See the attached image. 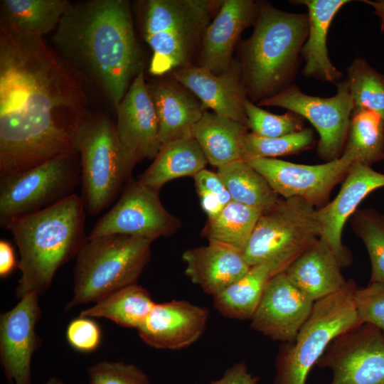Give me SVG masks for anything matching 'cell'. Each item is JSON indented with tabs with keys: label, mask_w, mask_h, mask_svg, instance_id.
<instances>
[{
	"label": "cell",
	"mask_w": 384,
	"mask_h": 384,
	"mask_svg": "<svg viewBox=\"0 0 384 384\" xmlns=\"http://www.w3.org/2000/svg\"><path fill=\"white\" fill-rule=\"evenodd\" d=\"M82 82L43 38L0 25V177L77 153Z\"/></svg>",
	"instance_id": "1"
},
{
	"label": "cell",
	"mask_w": 384,
	"mask_h": 384,
	"mask_svg": "<svg viewBox=\"0 0 384 384\" xmlns=\"http://www.w3.org/2000/svg\"><path fill=\"white\" fill-rule=\"evenodd\" d=\"M55 52L91 80L115 110L141 72V52L130 4L89 0L70 4L53 36Z\"/></svg>",
	"instance_id": "2"
},
{
	"label": "cell",
	"mask_w": 384,
	"mask_h": 384,
	"mask_svg": "<svg viewBox=\"0 0 384 384\" xmlns=\"http://www.w3.org/2000/svg\"><path fill=\"white\" fill-rule=\"evenodd\" d=\"M85 211L81 197L74 193L10 225L21 257L18 267L21 276L16 288L19 299L44 292L57 270L76 256L87 237Z\"/></svg>",
	"instance_id": "3"
},
{
	"label": "cell",
	"mask_w": 384,
	"mask_h": 384,
	"mask_svg": "<svg viewBox=\"0 0 384 384\" xmlns=\"http://www.w3.org/2000/svg\"><path fill=\"white\" fill-rule=\"evenodd\" d=\"M254 30L242 46V75L253 101L274 96L292 83L309 32L306 14L260 4Z\"/></svg>",
	"instance_id": "4"
},
{
	"label": "cell",
	"mask_w": 384,
	"mask_h": 384,
	"mask_svg": "<svg viewBox=\"0 0 384 384\" xmlns=\"http://www.w3.org/2000/svg\"><path fill=\"white\" fill-rule=\"evenodd\" d=\"M140 3L142 33L153 52L149 71L161 76L191 65V60L222 1L148 0Z\"/></svg>",
	"instance_id": "5"
},
{
	"label": "cell",
	"mask_w": 384,
	"mask_h": 384,
	"mask_svg": "<svg viewBox=\"0 0 384 384\" xmlns=\"http://www.w3.org/2000/svg\"><path fill=\"white\" fill-rule=\"evenodd\" d=\"M153 240L124 235L88 238L76 255L73 298L66 311L97 302L136 284L151 256Z\"/></svg>",
	"instance_id": "6"
},
{
	"label": "cell",
	"mask_w": 384,
	"mask_h": 384,
	"mask_svg": "<svg viewBox=\"0 0 384 384\" xmlns=\"http://www.w3.org/2000/svg\"><path fill=\"white\" fill-rule=\"evenodd\" d=\"M81 166V198L85 211L97 215L116 199L136 163L124 150L116 127L105 114L86 117L75 138Z\"/></svg>",
	"instance_id": "7"
},
{
	"label": "cell",
	"mask_w": 384,
	"mask_h": 384,
	"mask_svg": "<svg viewBox=\"0 0 384 384\" xmlns=\"http://www.w3.org/2000/svg\"><path fill=\"white\" fill-rule=\"evenodd\" d=\"M356 283L314 302L311 315L292 342L283 343L276 358L273 384H307L308 375L329 343L363 323L355 303Z\"/></svg>",
	"instance_id": "8"
},
{
	"label": "cell",
	"mask_w": 384,
	"mask_h": 384,
	"mask_svg": "<svg viewBox=\"0 0 384 384\" xmlns=\"http://www.w3.org/2000/svg\"><path fill=\"white\" fill-rule=\"evenodd\" d=\"M317 209L303 198H281L260 215L243 250L250 265L286 270L321 236Z\"/></svg>",
	"instance_id": "9"
},
{
	"label": "cell",
	"mask_w": 384,
	"mask_h": 384,
	"mask_svg": "<svg viewBox=\"0 0 384 384\" xmlns=\"http://www.w3.org/2000/svg\"><path fill=\"white\" fill-rule=\"evenodd\" d=\"M80 183L78 153L0 177V226L9 229L15 220L63 201L74 194Z\"/></svg>",
	"instance_id": "10"
},
{
	"label": "cell",
	"mask_w": 384,
	"mask_h": 384,
	"mask_svg": "<svg viewBox=\"0 0 384 384\" xmlns=\"http://www.w3.org/2000/svg\"><path fill=\"white\" fill-rule=\"evenodd\" d=\"M257 105L282 107L306 119L319 134V157L330 161L341 156L354 109L346 79L337 83V92L330 97L309 95L292 84Z\"/></svg>",
	"instance_id": "11"
},
{
	"label": "cell",
	"mask_w": 384,
	"mask_h": 384,
	"mask_svg": "<svg viewBox=\"0 0 384 384\" xmlns=\"http://www.w3.org/2000/svg\"><path fill=\"white\" fill-rule=\"evenodd\" d=\"M179 219L162 205L159 192L138 181L130 180L114 206L95 223L88 235H124L154 240L174 234Z\"/></svg>",
	"instance_id": "12"
},
{
	"label": "cell",
	"mask_w": 384,
	"mask_h": 384,
	"mask_svg": "<svg viewBox=\"0 0 384 384\" xmlns=\"http://www.w3.org/2000/svg\"><path fill=\"white\" fill-rule=\"evenodd\" d=\"M316 366L332 371L330 384H384V335L362 324L335 338Z\"/></svg>",
	"instance_id": "13"
},
{
	"label": "cell",
	"mask_w": 384,
	"mask_h": 384,
	"mask_svg": "<svg viewBox=\"0 0 384 384\" xmlns=\"http://www.w3.org/2000/svg\"><path fill=\"white\" fill-rule=\"evenodd\" d=\"M282 198L299 197L321 208L334 188L348 174L353 162L343 156L326 163L307 165L274 158L246 161Z\"/></svg>",
	"instance_id": "14"
},
{
	"label": "cell",
	"mask_w": 384,
	"mask_h": 384,
	"mask_svg": "<svg viewBox=\"0 0 384 384\" xmlns=\"http://www.w3.org/2000/svg\"><path fill=\"white\" fill-rule=\"evenodd\" d=\"M314 301L296 287L285 272L267 284L251 318V327L272 340L292 342L313 310Z\"/></svg>",
	"instance_id": "15"
},
{
	"label": "cell",
	"mask_w": 384,
	"mask_h": 384,
	"mask_svg": "<svg viewBox=\"0 0 384 384\" xmlns=\"http://www.w3.org/2000/svg\"><path fill=\"white\" fill-rule=\"evenodd\" d=\"M38 296L24 295L0 316V360L7 380L14 384H31V358L41 343L36 332L41 316Z\"/></svg>",
	"instance_id": "16"
},
{
	"label": "cell",
	"mask_w": 384,
	"mask_h": 384,
	"mask_svg": "<svg viewBox=\"0 0 384 384\" xmlns=\"http://www.w3.org/2000/svg\"><path fill=\"white\" fill-rule=\"evenodd\" d=\"M116 111L117 136L127 155L136 164L154 159L161 148L159 123L143 71L135 77Z\"/></svg>",
	"instance_id": "17"
},
{
	"label": "cell",
	"mask_w": 384,
	"mask_h": 384,
	"mask_svg": "<svg viewBox=\"0 0 384 384\" xmlns=\"http://www.w3.org/2000/svg\"><path fill=\"white\" fill-rule=\"evenodd\" d=\"M382 187H384V173L356 163L351 167L336 196L317 208L321 228L320 238L332 249L342 267L351 263V256L342 243L344 225L361 201L371 192Z\"/></svg>",
	"instance_id": "18"
},
{
	"label": "cell",
	"mask_w": 384,
	"mask_h": 384,
	"mask_svg": "<svg viewBox=\"0 0 384 384\" xmlns=\"http://www.w3.org/2000/svg\"><path fill=\"white\" fill-rule=\"evenodd\" d=\"M208 317L206 308L186 301L155 303L137 331L140 338L151 347L181 349L203 335Z\"/></svg>",
	"instance_id": "19"
},
{
	"label": "cell",
	"mask_w": 384,
	"mask_h": 384,
	"mask_svg": "<svg viewBox=\"0 0 384 384\" xmlns=\"http://www.w3.org/2000/svg\"><path fill=\"white\" fill-rule=\"evenodd\" d=\"M173 73L178 82L200 100L204 110L210 109L247 127L245 110L247 91L241 68L233 65L228 72L215 75L203 67L189 65Z\"/></svg>",
	"instance_id": "20"
},
{
	"label": "cell",
	"mask_w": 384,
	"mask_h": 384,
	"mask_svg": "<svg viewBox=\"0 0 384 384\" xmlns=\"http://www.w3.org/2000/svg\"><path fill=\"white\" fill-rule=\"evenodd\" d=\"M260 4L252 0H225L206 29L201 45V63L215 75L232 67L234 47L242 31L255 24Z\"/></svg>",
	"instance_id": "21"
},
{
	"label": "cell",
	"mask_w": 384,
	"mask_h": 384,
	"mask_svg": "<svg viewBox=\"0 0 384 384\" xmlns=\"http://www.w3.org/2000/svg\"><path fill=\"white\" fill-rule=\"evenodd\" d=\"M182 259L186 275L212 296L238 280L251 267L242 251L215 242L185 250Z\"/></svg>",
	"instance_id": "22"
},
{
	"label": "cell",
	"mask_w": 384,
	"mask_h": 384,
	"mask_svg": "<svg viewBox=\"0 0 384 384\" xmlns=\"http://www.w3.org/2000/svg\"><path fill=\"white\" fill-rule=\"evenodd\" d=\"M295 4L304 5L308 10L309 32L301 50L304 60L302 74L328 82H336L342 73L329 57L326 39L331 23L338 11L348 0H296Z\"/></svg>",
	"instance_id": "23"
},
{
	"label": "cell",
	"mask_w": 384,
	"mask_h": 384,
	"mask_svg": "<svg viewBox=\"0 0 384 384\" xmlns=\"http://www.w3.org/2000/svg\"><path fill=\"white\" fill-rule=\"evenodd\" d=\"M341 267L332 249L319 238L284 272L296 287L316 302L346 285Z\"/></svg>",
	"instance_id": "24"
},
{
	"label": "cell",
	"mask_w": 384,
	"mask_h": 384,
	"mask_svg": "<svg viewBox=\"0 0 384 384\" xmlns=\"http://www.w3.org/2000/svg\"><path fill=\"white\" fill-rule=\"evenodd\" d=\"M147 87L158 118L161 146L192 137L193 126L206 112L201 102L170 81L157 80Z\"/></svg>",
	"instance_id": "25"
},
{
	"label": "cell",
	"mask_w": 384,
	"mask_h": 384,
	"mask_svg": "<svg viewBox=\"0 0 384 384\" xmlns=\"http://www.w3.org/2000/svg\"><path fill=\"white\" fill-rule=\"evenodd\" d=\"M248 127L215 112H205L193 126L192 137L201 146L208 163L217 168L242 160Z\"/></svg>",
	"instance_id": "26"
},
{
	"label": "cell",
	"mask_w": 384,
	"mask_h": 384,
	"mask_svg": "<svg viewBox=\"0 0 384 384\" xmlns=\"http://www.w3.org/2000/svg\"><path fill=\"white\" fill-rule=\"evenodd\" d=\"M207 164L197 141L188 137L162 144L152 164L137 181L159 192L166 183L193 176L206 169Z\"/></svg>",
	"instance_id": "27"
},
{
	"label": "cell",
	"mask_w": 384,
	"mask_h": 384,
	"mask_svg": "<svg viewBox=\"0 0 384 384\" xmlns=\"http://www.w3.org/2000/svg\"><path fill=\"white\" fill-rule=\"evenodd\" d=\"M70 4L67 0H1L0 25L22 35L43 38L56 28Z\"/></svg>",
	"instance_id": "28"
},
{
	"label": "cell",
	"mask_w": 384,
	"mask_h": 384,
	"mask_svg": "<svg viewBox=\"0 0 384 384\" xmlns=\"http://www.w3.org/2000/svg\"><path fill=\"white\" fill-rule=\"evenodd\" d=\"M277 274L270 263L251 266L241 278L213 296L214 307L230 319H251L267 283Z\"/></svg>",
	"instance_id": "29"
},
{
	"label": "cell",
	"mask_w": 384,
	"mask_h": 384,
	"mask_svg": "<svg viewBox=\"0 0 384 384\" xmlns=\"http://www.w3.org/2000/svg\"><path fill=\"white\" fill-rule=\"evenodd\" d=\"M154 304L148 291L136 283L110 294L81 311L80 316L105 318L121 326L139 329Z\"/></svg>",
	"instance_id": "30"
},
{
	"label": "cell",
	"mask_w": 384,
	"mask_h": 384,
	"mask_svg": "<svg viewBox=\"0 0 384 384\" xmlns=\"http://www.w3.org/2000/svg\"><path fill=\"white\" fill-rule=\"evenodd\" d=\"M341 156L371 166L384 160V120L366 109H353Z\"/></svg>",
	"instance_id": "31"
},
{
	"label": "cell",
	"mask_w": 384,
	"mask_h": 384,
	"mask_svg": "<svg viewBox=\"0 0 384 384\" xmlns=\"http://www.w3.org/2000/svg\"><path fill=\"white\" fill-rule=\"evenodd\" d=\"M217 174L233 201L263 212L274 206L281 198L265 178L245 161H236L218 167Z\"/></svg>",
	"instance_id": "32"
},
{
	"label": "cell",
	"mask_w": 384,
	"mask_h": 384,
	"mask_svg": "<svg viewBox=\"0 0 384 384\" xmlns=\"http://www.w3.org/2000/svg\"><path fill=\"white\" fill-rule=\"evenodd\" d=\"M262 211L232 201L215 217L208 219L203 235L243 252Z\"/></svg>",
	"instance_id": "33"
},
{
	"label": "cell",
	"mask_w": 384,
	"mask_h": 384,
	"mask_svg": "<svg viewBox=\"0 0 384 384\" xmlns=\"http://www.w3.org/2000/svg\"><path fill=\"white\" fill-rule=\"evenodd\" d=\"M346 70L354 109L369 110L384 120V75L363 58L354 59Z\"/></svg>",
	"instance_id": "34"
},
{
	"label": "cell",
	"mask_w": 384,
	"mask_h": 384,
	"mask_svg": "<svg viewBox=\"0 0 384 384\" xmlns=\"http://www.w3.org/2000/svg\"><path fill=\"white\" fill-rule=\"evenodd\" d=\"M353 229L363 242L371 262L370 282H384V213L357 209L351 216Z\"/></svg>",
	"instance_id": "35"
},
{
	"label": "cell",
	"mask_w": 384,
	"mask_h": 384,
	"mask_svg": "<svg viewBox=\"0 0 384 384\" xmlns=\"http://www.w3.org/2000/svg\"><path fill=\"white\" fill-rule=\"evenodd\" d=\"M314 142V132L310 128L278 137H264L252 132L245 137L242 160L274 158L296 154L309 149Z\"/></svg>",
	"instance_id": "36"
},
{
	"label": "cell",
	"mask_w": 384,
	"mask_h": 384,
	"mask_svg": "<svg viewBox=\"0 0 384 384\" xmlns=\"http://www.w3.org/2000/svg\"><path fill=\"white\" fill-rule=\"evenodd\" d=\"M247 127L252 132L264 137H278L291 134L304 129V119L299 114L289 111L284 114L269 112L251 100L245 103Z\"/></svg>",
	"instance_id": "37"
},
{
	"label": "cell",
	"mask_w": 384,
	"mask_h": 384,
	"mask_svg": "<svg viewBox=\"0 0 384 384\" xmlns=\"http://www.w3.org/2000/svg\"><path fill=\"white\" fill-rule=\"evenodd\" d=\"M89 384H150L147 375L137 366L103 361L87 369Z\"/></svg>",
	"instance_id": "38"
},
{
	"label": "cell",
	"mask_w": 384,
	"mask_h": 384,
	"mask_svg": "<svg viewBox=\"0 0 384 384\" xmlns=\"http://www.w3.org/2000/svg\"><path fill=\"white\" fill-rule=\"evenodd\" d=\"M354 303L361 322L374 326L384 335V282H370L363 288L357 287Z\"/></svg>",
	"instance_id": "39"
},
{
	"label": "cell",
	"mask_w": 384,
	"mask_h": 384,
	"mask_svg": "<svg viewBox=\"0 0 384 384\" xmlns=\"http://www.w3.org/2000/svg\"><path fill=\"white\" fill-rule=\"evenodd\" d=\"M101 330L92 318L79 316L70 322L66 338L71 347L82 353L95 351L101 342Z\"/></svg>",
	"instance_id": "40"
},
{
	"label": "cell",
	"mask_w": 384,
	"mask_h": 384,
	"mask_svg": "<svg viewBox=\"0 0 384 384\" xmlns=\"http://www.w3.org/2000/svg\"><path fill=\"white\" fill-rule=\"evenodd\" d=\"M193 177L196 188L211 192L219 198L224 206L232 201L227 187L217 173L204 169Z\"/></svg>",
	"instance_id": "41"
},
{
	"label": "cell",
	"mask_w": 384,
	"mask_h": 384,
	"mask_svg": "<svg viewBox=\"0 0 384 384\" xmlns=\"http://www.w3.org/2000/svg\"><path fill=\"white\" fill-rule=\"evenodd\" d=\"M260 377L251 373L246 363L238 362L229 367L218 380L210 384H257Z\"/></svg>",
	"instance_id": "42"
},
{
	"label": "cell",
	"mask_w": 384,
	"mask_h": 384,
	"mask_svg": "<svg viewBox=\"0 0 384 384\" xmlns=\"http://www.w3.org/2000/svg\"><path fill=\"white\" fill-rule=\"evenodd\" d=\"M18 262H16L12 245L5 240L0 241V276L1 278L9 275Z\"/></svg>",
	"instance_id": "43"
},
{
	"label": "cell",
	"mask_w": 384,
	"mask_h": 384,
	"mask_svg": "<svg viewBox=\"0 0 384 384\" xmlns=\"http://www.w3.org/2000/svg\"><path fill=\"white\" fill-rule=\"evenodd\" d=\"M201 206L208 215V219L218 215L225 207L219 198L210 191L202 188H196Z\"/></svg>",
	"instance_id": "44"
},
{
	"label": "cell",
	"mask_w": 384,
	"mask_h": 384,
	"mask_svg": "<svg viewBox=\"0 0 384 384\" xmlns=\"http://www.w3.org/2000/svg\"><path fill=\"white\" fill-rule=\"evenodd\" d=\"M362 2L371 6L374 9V14L379 18L380 29L384 31V0H363Z\"/></svg>",
	"instance_id": "45"
},
{
	"label": "cell",
	"mask_w": 384,
	"mask_h": 384,
	"mask_svg": "<svg viewBox=\"0 0 384 384\" xmlns=\"http://www.w3.org/2000/svg\"><path fill=\"white\" fill-rule=\"evenodd\" d=\"M44 384H65L61 380L55 378H50Z\"/></svg>",
	"instance_id": "46"
}]
</instances>
